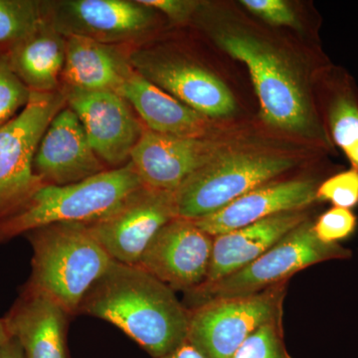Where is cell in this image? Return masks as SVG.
I'll list each match as a JSON object with an SVG mask.
<instances>
[{
    "mask_svg": "<svg viewBox=\"0 0 358 358\" xmlns=\"http://www.w3.org/2000/svg\"><path fill=\"white\" fill-rule=\"evenodd\" d=\"M71 315L48 294L27 284L6 317L25 358H70L67 327Z\"/></svg>",
    "mask_w": 358,
    "mask_h": 358,
    "instance_id": "17",
    "label": "cell"
},
{
    "mask_svg": "<svg viewBox=\"0 0 358 358\" xmlns=\"http://www.w3.org/2000/svg\"><path fill=\"white\" fill-rule=\"evenodd\" d=\"M66 107L61 92H33L18 114L0 124V222L20 211L45 183L33 162L52 120Z\"/></svg>",
    "mask_w": 358,
    "mask_h": 358,
    "instance_id": "6",
    "label": "cell"
},
{
    "mask_svg": "<svg viewBox=\"0 0 358 358\" xmlns=\"http://www.w3.org/2000/svg\"><path fill=\"white\" fill-rule=\"evenodd\" d=\"M320 185L313 178L271 181L194 222L210 236H219L275 214L308 209L317 201Z\"/></svg>",
    "mask_w": 358,
    "mask_h": 358,
    "instance_id": "16",
    "label": "cell"
},
{
    "mask_svg": "<svg viewBox=\"0 0 358 358\" xmlns=\"http://www.w3.org/2000/svg\"><path fill=\"white\" fill-rule=\"evenodd\" d=\"M128 58L141 76L203 117H222L234 112L230 90L201 66L155 49H133Z\"/></svg>",
    "mask_w": 358,
    "mask_h": 358,
    "instance_id": "11",
    "label": "cell"
},
{
    "mask_svg": "<svg viewBox=\"0 0 358 358\" xmlns=\"http://www.w3.org/2000/svg\"><path fill=\"white\" fill-rule=\"evenodd\" d=\"M43 21L42 1L0 0V51L6 53L27 38Z\"/></svg>",
    "mask_w": 358,
    "mask_h": 358,
    "instance_id": "23",
    "label": "cell"
},
{
    "mask_svg": "<svg viewBox=\"0 0 358 358\" xmlns=\"http://www.w3.org/2000/svg\"><path fill=\"white\" fill-rule=\"evenodd\" d=\"M284 313L257 329L240 345L232 358H293L287 350Z\"/></svg>",
    "mask_w": 358,
    "mask_h": 358,
    "instance_id": "24",
    "label": "cell"
},
{
    "mask_svg": "<svg viewBox=\"0 0 358 358\" xmlns=\"http://www.w3.org/2000/svg\"><path fill=\"white\" fill-rule=\"evenodd\" d=\"M308 218V209L284 212L214 237L208 272L201 285L218 281L253 262Z\"/></svg>",
    "mask_w": 358,
    "mask_h": 358,
    "instance_id": "18",
    "label": "cell"
},
{
    "mask_svg": "<svg viewBox=\"0 0 358 358\" xmlns=\"http://www.w3.org/2000/svg\"><path fill=\"white\" fill-rule=\"evenodd\" d=\"M143 185L131 162L81 182L44 185L20 211L0 222V243L52 224L94 222Z\"/></svg>",
    "mask_w": 358,
    "mask_h": 358,
    "instance_id": "3",
    "label": "cell"
},
{
    "mask_svg": "<svg viewBox=\"0 0 358 358\" xmlns=\"http://www.w3.org/2000/svg\"><path fill=\"white\" fill-rule=\"evenodd\" d=\"M176 217L173 192L143 185L109 214L85 225L113 260L136 266L157 233Z\"/></svg>",
    "mask_w": 358,
    "mask_h": 358,
    "instance_id": "9",
    "label": "cell"
},
{
    "mask_svg": "<svg viewBox=\"0 0 358 358\" xmlns=\"http://www.w3.org/2000/svg\"><path fill=\"white\" fill-rule=\"evenodd\" d=\"M66 105L79 117L90 145L110 169L131 162L145 129L129 103L112 91H87L63 86Z\"/></svg>",
    "mask_w": 358,
    "mask_h": 358,
    "instance_id": "12",
    "label": "cell"
},
{
    "mask_svg": "<svg viewBox=\"0 0 358 358\" xmlns=\"http://www.w3.org/2000/svg\"><path fill=\"white\" fill-rule=\"evenodd\" d=\"M33 250L28 286L48 294L71 315L114 262L83 223H57L26 233Z\"/></svg>",
    "mask_w": 358,
    "mask_h": 358,
    "instance_id": "2",
    "label": "cell"
},
{
    "mask_svg": "<svg viewBox=\"0 0 358 358\" xmlns=\"http://www.w3.org/2000/svg\"><path fill=\"white\" fill-rule=\"evenodd\" d=\"M0 358H25L24 352L18 339L11 336L0 348Z\"/></svg>",
    "mask_w": 358,
    "mask_h": 358,
    "instance_id": "30",
    "label": "cell"
},
{
    "mask_svg": "<svg viewBox=\"0 0 358 358\" xmlns=\"http://www.w3.org/2000/svg\"><path fill=\"white\" fill-rule=\"evenodd\" d=\"M3 54L30 91L55 92L65 64L66 37L44 20L36 31Z\"/></svg>",
    "mask_w": 358,
    "mask_h": 358,
    "instance_id": "21",
    "label": "cell"
},
{
    "mask_svg": "<svg viewBox=\"0 0 358 358\" xmlns=\"http://www.w3.org/2000/svg\"><path fill=\"white\" fill-rule=\"evenodd\" d=\"M213 241L194 221L176 217L157 233L138 266L174 292L186 294L206 279Z\"/></svg>",
    "mask_w": 358,
    "mask_h": 358,
    "instance_id": "13",
    "label": "cell"
},
{
    "mask_svg": "<svg viewBox=\"0 0 358 358\" xmlns=\"http://www.w3.org/2000/svg\"><path fill=\"white\" fill-rule=\"evenodd\" d=\"M221 148L204 138L167 136L145 129L131 155L143 185L174 192Z\"/></svg>",
    "mask_w": 358,
    "mask_h": 358,
    "instance_id": "15",
    "label": "cell"
},
{
    "mask_svg": "<svg viewBox=\"0 0 358 358\" xmlns=\"http://www.w3.org/2000/svg\"><path fill=\"white\" fill-rule=\"evenodd\" d=\"M289 281L260 293L214 299L190 310L187 341L204 358H232L257 329L284 313Z\"/></svg>",
    "mask_w": 358,
    "mask_h": 358,
    "instance_id": "8",
    "label": "cell"
},
{
    "mask_svg": "<svg viewBox=\"0 0 358 358\" xmlns=\"http://www.w3.org/2000/svg\"><path fill=\"white\" fill-rule=\"evenodd\" d=\"M331 92L327 122L331 138L358 171V99L348 80L339 82Z\"/></svg>",
    "mask_w": 358,
    "mask_h": 358,
    "instance_id": "22",
    "label": "cell"
},
{
    "mask_svg": "<svg viewBox=\"0 0 358 358\" xmlns=\"http://www.w3.org/2000/svg\"><path fill=\"white\" fill-rule=\"evenodd\" d=\"M117 94L138 113L150 131L183 138H203L207 133V117L150 83L133 67L127 72Z\"/></svg>",
    "mask_w": 358,
    "mask_h": 358,
    "instance_id": "19",
    "label": "cell"
},
{
    "mask_svg": "<svg viewBox=\"0 0 358 358\" xmlns=\"http://www.w3.org/2000/svg\"><path fill=\"white\" fill-rule=\"evenodd\" d=\"M35 173L46 185H69L107 171L90 145L77 115L66 107L52 120L40 141Z\"/></svg>",
    "mask_w": 358,
    "mask_h": 358,
    "instance_id": "14",
    "label": "cell"
},
{
    "mask_svg": "<svg viewBox=\"0 0 358 358\" xmlns=\"http://www.w3.org/2000/svg\"><path fill=\"white\" fill-rule=\"evenodd\" d=\"M30 91L18 79L0 51V124L18 114L29 100Z\"/></svg>",
    "mask_w": 358,
    "mask_h": 358,
    "instance_id": "25",
    "label": "cell"
},
{
    "mask_svg": "<svg viewBox=\"0 0 358 358\" xmlns=\"http://www.w3.org/2000/svg\"><path fill=\"white\" fill-rule=\"evenodd\" d=\"M143 6L152 10L166 14L167 17L176 22L187 20L196 8V2L185 0H138Z\"/></svg>",
    "mask_w": 358,
    "mask_h": 358,
    "instance_id": "29",
    "label": "cell"
},
{
    "mask_svg": "<svg viewBox=\"0 0 358 358\" xmlns=\"http://www.w3.org/2000/svg\"><path fill=\"white\" fill-rule=\"evenodd\" d=\"M357 228V217L350 209L331 207L315 220L313 230L324 243L339 244L352 237Z\"/></svg>",
    "mask_w": 358,
    "mask_h": 358,
    "instance_id": "27",
    "label": "cell"
},
{
    "mask_svg": "<svg viewBox=\"0 0 358 358\" xmlns=\"http://www.w3.org/2000/svg\"><path fill=\"white\" fill-rule=\"evenodd\" d=\"M78 313L114 324L154 358L187 341L189 308L173 289L138 265L114 261L86 294Z\"/></svg>",
    "mask_w": 358,
    "mask_h": 358,
    "instance_id": "1",
    "label": "cell"
},
{
    "mask_svg": "<svg viewBox=\"0 0 358 358\" xmlns=\"http://www.w3.org/2000/svg\"><path fill=\"white\" fill-rule=\"evenodd\" d=\"M11 338L10 334H9L8 329H7L6 320L3 317L0 319V348Z\"/></svg>",
    "mask_w": 358,
    "mask_h": 358,
    "instance_id": "32",
    "label": "cell"
},
{
    "mask_svg": "<svg viewBox=\"0 0 358 358\" xmlns=\"http://www.w3.org/2000/svg\"><path fill=\"white\" fill-rule=\"evenodd\" d=\"M294 164L289 157L221 150L173 192L178 216L194 221L211 215Z\"/></svg>",
    "mask_w": 358,
    "mask_h": 358,
    "instance_id": "4",
    "label": "cell"
},
{
    "mask_svg": "<svg viewBox=\"0 0 358 358\" xmlns=\"http://www.w3.org/2000/svg\"><path fill=\"white\" fill-rule=\"evenodd\" d=\"M131 67L128 52L115 44L79 36L66 38L65 64L61 76L64 87L117 93Z\"/></svg>",
    "mask_w": 358,
    "mask_h": 358,
    "instance_id": "20",
    "label": "cell"
},
{
    "mask_svg": "<svg viewBox=\"0 0 358 358\" xmlns=\"http://www.w3.org/2000/svg\"><path fill=\"white\" fill-rule=\"evenodd\" d=\"M317 200L329 201L334 207L352 209L358 205V171H348L334 174L320 182L317 190Z\"/></svg>",
    "mask_w": 358,
    "mask_h": 358,
    "instance_id": "26",
    "label": "cell"
},
{
    "mask_svg": "<svg viewBox=\"0 0 358 358\" xmlns=\"http://www.w3.org/2000/svg\"><path fill=\"white\" fill-rule=\"evenodd\" d=\"M312 217L271 247L263 255L236 272L186 293L192 308L214 299L235 298L260 293L310 266L333 260H348L352 251L341 244L320 241Z\"/></svg>",
    "mask_w": 358,
    "mask_h": 358,
    "instance_id": "5",
    "label": "cell"
},
{
    "mask_svg": "<svg viewBox=\"0 0 358 358\" xmlns=\"http://www.w3.org/2000/svg\"><path fill=\"white\" fill-rule=\"evenodd\" d=\"M242 4L251 13L275 25H298L296 16L282 0H243Z\"/></svg>",
    "mask_w": 358,
    "mask_h": 358,
    "instance_id": "28",
    "label": "cell"
},
{
    "mask_svg": "<svg viewBox=\"0 0 358 358\" xmlns=\"http://www.w3.org/2000/svg\"><path fill=\"white\" fill-rule=\"evenodd\" d=\"M218 43L248 68L268 124L291 131H310L315 128L307 95L279 53L241 33H224L218 37Z\"/></svg>",
    "mask_w": 358,
    "mask_h": 358,
    "instance_id": "7",
    "label": "cell"
},
{
    "mask_svg": "<svg viewBox=\"0 0 358 358\" xmlns=\"http://www.w3.org/2000/svg\"><path fill=\"white\" fill-rule=\"evenodd\" d=\"M44 20L61 35L102 43L133 41L152 29L155 10L138 0L42 1Z\"/></svg>",
    "mask_w": 358,
    "mask_h": 358,
    "instance_id": "10",
    "label": "cell"
},
{
    "mask_svg": "<svg viewBox=\"0 0 358 358\" xmlns=\"http://www.w3.org/2000/svg\"><path fill=\"white\" fill-rule=\"evenodd\" d=\"M159 358H204L202 357L201 353L194 348V346L190 345L188 341L183 343L182 345L179 346L173 352L167 353L164 357Z\"/></svg>",
    "mask_w": 358,
    "mask_h": 358,
    "instance_id": "31",
    "label": "cell"
}]
</instances>
